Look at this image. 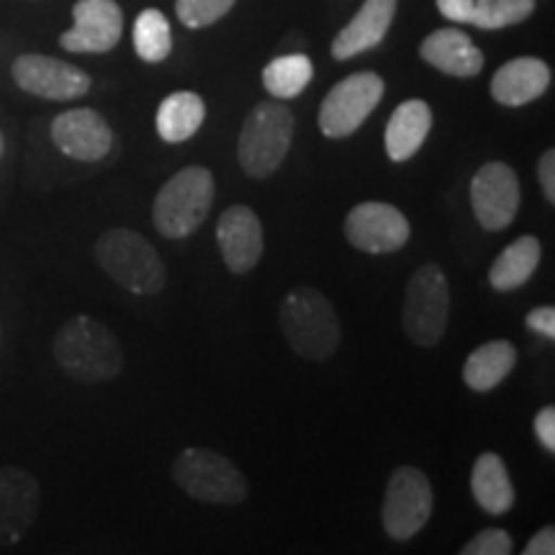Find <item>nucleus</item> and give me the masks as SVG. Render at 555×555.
I'll return each mask as SVG.
<instances>
[{
	"label": "nucleus",
	"instance_id": "f3484780",
	"mask_svg": "<svg viewBox=\"0 0 555 555\" xmlns=\"http://www.w3.org/2000/svg\"><path fill=\"white\" fill-rule=\"evenodd\" d=\"M399 0H365L350 24L332 41V57L345 62L378 47L391 29Z\"/></svg>",
	"mask_w": 555,
	"mask_h": 555
},
{
	"label": "nucleus",
	"instance_id": "f704fd0d",
	"mask_svg": "<svg viewBox=\"0 0 555 555\" xmlns=\"http://www.w3.org/2000/svg\"><path fill=\"white\" fill-rule=\"evenodd\" d=\"M3 150H5V139H3V131H0V157H3Z\"/></svg>",
	"mask_w": 555,
	"mask_h": 555
},
{
	"label": "nucleus",
	"instance_id": "6e6552de",
	"mask_svg": "<svg viewBox=\"0 0 555 555\" xmlns=\"http://www.w3.org/2000/svg\"><path fill=\"white\" fill-rule=\"evenodd\" d=\"M435 506L433 483L425 470L399 466L388 478L380 522L388 538L412 540L429 522Z\"/></svg>",
	"mask_w": 555,
	"mask_h": 555
},
{
	"label": "nucleus",
	"instance_id": "412c9836",
	"mask_svg": "<svg viewBox=\"0 0 555 555\" xmlns=\"http://www.w3.org/2000/svg\"><path fill=\"white\" fill-rule=\"evenodd\" d=\"M470 491L486 515L502 517L515 506V486L509 481L504 461L496 453H481L470 474Z\"/></svg>",
	"mask_w": 555,
	"mask_h": 555
},
{
	"label": "nucleus",
	"instance_id": "20e7f679",
	"mask_svg": "<svg viewBox=\"0 0 555 555\" xmlns=\"http://www.w3.org/2000/svg\"><path fill=\"white\" fill-rule=\"evenodd\" d=\"M214 176L208 168L191 165L176 172L159 189L152 204V221L168 240L191 237L204 224L214 206Z\"/></svg>",
	"mask_w": 555,
	"mask_h": 555
},
{
	"label": "nucleus",
	"instance_id": "1a4fd4ad",
	"mask_svg": "<svg viewBox=\"0 0 555 555\" xmlns=\"http://www.w3.org/2000/svg\"><path fill=\"white\" fill-rule=\"evenodd\" d=\"M384 78L371 73V69L352 73L345 80H339L327 93V99L322 101V108H319L317 121L322 134L330 139L356 134L384 99Z\"/></svg>",
	"mask_w": 555,
	"mask_h": 555
},
{
	"label": "nucleus",
	"instance_id": "0eeeda50",
	"mask_svg": "<svg viewBox=\"0 0 555 555\" xmlns=\"http://www.w3.org/2000/svg\"><path fill=\"white\" fill-rule=\"evenodd\" d=\"M450 314V286L440 266L416 268L406 283L401 324L416 347H435L446 337Z\"/></svg>",
	"mask_w": 555,
	"mask_h": 555
},
{
	"label": "nucleus",
	"instance_id": "6ab92c4d",
	"mask_svg": "<svg viewBox=\"0 0 555 555\" xmlns=\"http://www.w3.org/2000/svg\"><path fill=\"white\" fill-rule=\"evenodd\" d=\"M420 57L453 78H476L483 69V52L461 29H437L422 41Z\"/></svg>",
	"mask_w": 555,
	"mask_h": 555
},
{
	"label": "nucleus",
	"instance_id": "9d476101",
	"mask_svg": "<svg viewBox=\"0 0 555 555\" xmlns=\"http://www.w3.org/2000/svg\"><path fill=\"white\" fill-rule=\"evenodd\" d=\"M522 189L517 172L506 163H486L470 180V206L486 232H502L515 221Z\"/></svg>",
	"mask_w": 555,
	"mask_h": 555
},
{
	"label": "nucleus",
	"instance_id": "bb28decb",
	"mask_svg": "<svg viewBox=\"0 0 555 555\" xmlns=\"http://www.w3.org/2000/svg\"><path fill=\"white\" fill-rule=\"evenodd\" d=\"M532 11H535V0H476L470 24L483 31H496L522 24L532 16Z\"/></svg>",
	"mask_w": 555,
	"mask_h": 555
},
{
	"label": "nucleus",
	"instance_id": "f8f14e48",
	"mask_svg": "<svg viewBox=\"0 0 555 555\" xmlns=\"http://www.w3.org/2000/svg\"><path fill=\"white\" fill-rule=\"evenodd\" d=\"M11 73L21 90L47 101H75L90 90L88 73L47 54H21Z\"/></svg>",
	"mask_w": 555,
	"mask_h": 555
},
{
	"label": "nucleus",
	"instance_id": "c85d7f7f",
	"mask_svg": "<svg viewBox=\"0 0 555 555\" xmlns=\"http://www.w3.org/2000/svg\"><path fill=\"white\" fill-rule=\"evenodd\" d=\"M463 555H509L512 553V535L499 527L481 530L463 545Z\"/></svg>",
	"mask_w": 555,
	"mask_h": 555
},
{
	"label": "nucleus",
	"instance_id": "7c9ffc66",
	"mask_svg": "<svg viewBox=\"0 0 555 555\" xmlns=\"http://www.w3.org/2000/svg\"><path fill=\"white\" fill-rule=\"evenodd\" d=\"M476 0H437V11L453 24H470L474 21Z\"/></svg>",
	"mask_w": 555,
	"mask_h": 555
},
{
	"label": "nucleus",
	"instance_id": "72a5a7b5",
	"mask_svg": "<svg viewBox=\"0 0 555 555\" xmlns=\"http://www.w3.org/2000/svg\"><path fill=\"white\" fill-rule=\"evenodd\" d=\"M555 553V527H543L535 535L530 538V543L525 545V555H553Z\"/></svg>",
	"mask_w": 555,
	"mask_h": 555
},
{
	"label": "nucleus",
	"instance_id": "2eb2a0df",
	"mask_svg": "<svg viewBox=\"0 0 555 555\" xmlns=\"http://www.w3.org/2000/svg\"><path fill=\"white\" fill-rule=\"evenodd\" d=\"M39 481L18 466H0V547L16 545L37 522Z\"/></svg>",
	"mask_w": 555,
	"mask_h": 555
},
{
	"label": "nucleus",
	"instance_id": "f03ea898",
	"mask_svg": "<svg viewBox=\"0 0 555 555\" xmlns=\"http://www.w3.org/2000/svg\"><path fill=\"white\" fill-rule=\"evenodd\" d=\"M278 324L291 350L314 363H324L335 356L343 339V327H339V317L332 301L322 291L309 286L294 288L283 298L278 309Z\"/></svg>",
	"mask_w": 555,
	"mask_h": 555
},
{
	"label": "nucleus",
	"instance_id": "473e14b6",
	"mask_svg": "<svg viewBox=\"0 0 555 555\" xmlns=\"http://www.w3.org/2000/svg\"><path fill=\"white\" fill-rule=\"evenodd\" d=\"M535 435L547 453H555V406L540 409L535 416Z\"/></svg>",
	"mask_w": 555,
	"mask_h": 555
},
{
	"label": "nucleus",
	"instance_id": "2f4dec72",
	"mask_svg": "<svg viewBox=\"0 0 555 555\" xmlns=\"http://www.w3.org/2000/svg\"><path fill=\"white\" fill-rule=\"evenodd\" d=\"M538 180L540 189L545 193L547 204H555V152L547 150L538 159Z\"/></svg>",
	"mask_w": 555,
	"mask_h": 555
},
{
	"label": "nucleus",
	"instance_id": "4468645a",
	"mask_svg": "<svg viewBox=\"0 0 555 555\" xmlns=\"http://www.w3.org/2000/svg\"><path fill=\"white\" fill-rule=\"evenodd\" d=\"M50 134L54 147L78 163H99L114 147V131L93 108L65 111L52 121Z\"/></svg>",
	"mask_w": 555,
	"mask_h": 555
},
{
	"label": "nucleus",
	"instance_id": "cd10ccee",
	"mask_svg": "<svg viewBox=\"0 0 555 555\" xmlns=\"http://www.w3.org/2000/svg\"><path fill=\"white\" fill-rule=\"evenodd\" d=\"M237 0H176V13L180 24L189 29H206L224 18Z\"/></svg>",
	"mask_w": 555,
	"mask_h": 555
},
{
	"label": "nucleus",
	"instance_id": "aec40b11",
	"mask_svg": "<svg viewBox=\"0 0 555 555\" xmlns=\"http://www.w3.org/2000/svg\"><path fill=\"white\" fill-rule=\"evenodd\" d=\"M429 129H433V108L420 99L404 101L386 124V155L393 163H406L427 142Z\"/></svg>",
	"mask_w": 555,
	"mask_h": 555
},
{
	"label": "nucleus",
	"instance_id": "a878e982",
	"mask_svg": "<svg viewBox=\"0 0 555 555\" xmlns=\"http://www.w3.org/2000/svg\"><path fill=\"white\" fill-rule=\"evenodd\" d=\"M134 50L144 62H157L168 60L172 52V34H170V21L165 18L163 11L157 9H144L134 21Z\"/></svg>",
	"mask_w": 555,
	"mask_h": 555
},
{
	"label": "nucleus",
	"instance_id": "39448f33",
	"mask_svg": "<svg viewBox=\"0 0 555 555\" xmlns=\"http://www.w3.org/2000/svg\"><path fill=\"white\" fill-rule=\"evenodd\" d=\"M294 111L281 103H258L242 124L237 159L249 178H268L281 168L294 142Z\"/></svg>",
	"mask_w": 555,
	"mask_h": 555
},
{
	"label": "nucleus",
	"instance_id": "5701e85b",
	"mask_svg": "<svg viewBox=\"0 0 555 555\" xmlns=\"http://www.w3.org/2000/svg\"><path fill=\"white\" fill-rule=\"evenodd\" d=\"M517 347L506 339H491L470 352L466 365H463V380L470 391L486 393L496 388L502 380L515 371Z\"/></svg>",
	"mask_w": 555,
	"mask_h": 555
},
{
	"label": "nucleus",
	"instance_id": "f257e3e1",
	"mask_svg": "<svg viewBox=\"0 0 555 555\" xmlns=\"http://www.w3.org/2000/svg\"><path fill=\"white\" fill-rule=\"evenodd\" d=\"M54 360L62 371L80 384H103L116 378L124 367L119 339L106 324L93 317H73L62 324L52 345Z\"/></svg>",
	"mask_w": 555,
	"mask_h": 555
},
{
	"label": "nucleus",
	"instance_id": "393cba45",
	"mask_svg": "<svg viewBox=\"0 0 555 555\" xmlns=\"http://www.w3.org/2000/svg\"><path fill=\"white\" fill-rule=\"evenodd\" d=\"M311 78H314V65H311V60L301 52L275 57L266 69H262V86H266L270 95L283 101L301 95Z\"/></svg>",
	"mask_w": 555,
	"mask_h": 555
},
{
	"label": "nucleus",
	"instance_id": "423d86ee",
	"mask_svg": "<svg viewBox=\"0 0 555 555\" xmlns=\"http://www.w3.org/2000/svg\"><path fill=\"white\" fill-rule=\"evenodd\" d=\"M172 478L185 494L204 504H240L249 491L245 474L229 457L204 448L183 450L172 463Z\"/></svg>",
	"mask_w": 555,
	"mask_h": 555
},
{
	"label": "nucleus",
	"instance_id": "b1692460",
	"mask_svg": "<svg viewBox=\"0 0 555 555\" xmlns=\"http://www.w3.org/2000/svg\"><path fill=\"white\" fill-rule=\"evenodd\" d=\"M206 119L204 99L193 90H178L159 103L157 108V134L170 144L189 142Z\"/></svg>",
	"mask_w": 555,
	"mask_h": 555
},
{
	"label": "nucleus",
	"instance_id": "a211bd4d",
	"mask_svg": "<svg viewBox=\"0 0 555 555\" xmlns=\"http://www.w3.org/2000/svg\"><path fill=\"white\" fill-rule=\"evenodd\" d=\"M551 67L538 57H517L502 65L491 78V95L506 108H519L543 99L551 88Z\"/></svg>",
	"mask_w": 555,
	"mask_h": 555
},
{
	"label": "nucleus",
	"instance_id": "4be33fe9",
	"mask_svg": "<svg viewBox=\"0 0 555 555\" xmlns=\"http://www.w3.org/2000/svg\"><path fill=\"white\" fill-rule=\"evenodd\" d=\"M540 258H543V247H540L538 237H532V234L517 237L512 245H506L502 253H499L494 266H491V288L499 291V294H509V291L522 288L538 270Z\"/></svg>",
	"mask_w": 555,
	"mask_h": 555
},
{
	"label": "nucleus",
	"instance_id": "9b49d317",
	"mask_svg": "<svg viewBox=\"0 0 555 555\" xmlns=\"http://www.w3.org/2000/svg\"><path fill=\"white\" fill-rule=\"evenodd\" d=\"M345 237L360 253L388 255L406 245L412 237V227L397 206L365 201L347 214Z\"/></svg>",
	"mask_w": 555,
	"mask_h": 555
},
{
	"label": "nucleus",
	"instance_id": "dca6fc26",
	"mask_svg": "<svg viewBox=\"0 0 555 555\" xmlns=\"http://www.w3.org/2000/svg\"><path fill=\"white\" fill-rule=\"evenodd\" d=\"M217 242L227 268L245 275L262 258V224L249 206H229L219 217Z\"/></svg>",
	"mask_w": 555,
	"mask_h": 555
},
{
	"label": "nucleus",
	"instance_id": "7ed1b4c3",
	"mask_svg": "<svg viewBox=\"0 0 555 555\" xmlns=\"http://www.w3.org/2000/svg\"><path fill=\"white\" fill-rule=\"evenodd\" d=\"M95 260L108 278L134 296H155L168 281V270L157 249L131 229L103 232L95 242Z\"/></svg>",
	"mask_w": 555,
	"mask_h": 555
},
{
	"label": "nucleus",
	"instance_id": "ddd939ff",
	"mask_svg": "<svg viewBox=\"0 0 555 555\" xmlns=\"http://www.w3.org/2000/svg\"><path fill=\"white\" fill-rule=\"evenodd\" d=\"M73 29L60 37L62 50L80 54H103L119 44L124 13L114 0H78L73 9Z\"/></svg>",
	"mask_w": 555,
	"mask_h": 555
},
{
	"label": "nucleus",
	"instance_id": "c756f323",
	"mask_svg": "<svg viewBox=\"0 0 555 555\" xmlns=\"http://www.w3.org/2000/svg\"><path fill=\"white\" fill-rule=\"evenodd\" d=\"M525 327L545 339H555V309L553 307H538L525 317Z\"/></svg>",
	"mask_w": 555,
	"mask_h": 555
}]
</instances>
